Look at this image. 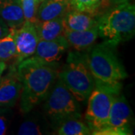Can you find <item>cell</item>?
<instances>
[{"label":"cell","instance_id":"cell-6","mask_svg":"<svg viewBox=\"0 0 135 135\" xmlns=\"http://www.w3.org/2000/svg\"><path fill=\"white\" fill-rule=\"evenodd\" d=\"M115 95L95 87L88 98L85 119L91 130V134L99 135L107 126L112 102Z\"/></svg>","mask_w":135,"mask_h":135},{"label":"cell","instance_id":"cell-1","mask_svg":"<svg viewBox=\"0 0 135 135\" xmlns=\"http://www.w3.org/2000/svg\"><path fill=\"white\" fill-rule=\"evenodd\" d=\"M56 63H47L32 56L15 65L22 83L20 109L29 113L47 96L58 77Z\"/></svg>","mask_w":135,"mask_h":135},{"label":"cell","instance_id":"cell-19","mask_svg":"<svg viewBox=\"0 0 135 135\" xmlns=\"http://www.w3.org/2000/svg\"><path fill=\"white\" fill-rule=\"evenodd\" d=\"M25 21L35 25L38 22L37 11L40 0H20Z\"/></svg>","mask_w":135,"mask_h":135},{"label":"cell","instance_id":"cell-26","mask_svg":"<svg viewBox=\"0 0 135 135\" xmlns=\"http://www.w3.org/2000/svg\"><path fill=\"white\" fill-rule=\"evenodd\" d=\"M42 1H44V0H40V2H42Z\"/></svg>","mask_w":135,"mask_h":135},{"label":"cell","instance_id":"cell-23","mask_svg":"<svg viewBox=\"0 0 135 135\" xmlns=\"http://www.w3.org/2000/svg\"><path fill=\"white\" fill-rule=\"evenodd\" d=\"M10 28L2 18L0 17V38L5 37L10 32Z\"/></svg>","mask_w":135,"mask_h":135},{"label":"cell","instance_id":"cell-11","mask_svg":"<svg viewBox=\"0 0 135 135\" xmlns=\"http://www.w3.org/2000/svg\"><path fill=\"white\" fill-rule=\"evenodd\" d=\"M99 15L96 13L72 9L63 17L65 29L70 31H85L96 26Z\"/></svg>","mask_w":135,"mask_h":135},{"label":"cell","instance_id":"cell-22","mask_svg":"<svg viewBox=\"0 0 135 135\" xmlns=\"http://www.w3.org/2000/svg\"><path fill=\"white\" fill-rule=\"evenodd\" d=\"M8 124V119L6 118V116L0 115V135H4L6 134Z\"/></svg>","mask_w":135,"mask_h":135},{"label":"cell","instance_id":"cell-8","mask_svg":"<svg viewBox=\"0 0 135 135\" xmlns=\"http://www.w3.org/2000/svg\"><path fill=\"white\" fill-rule=\"evenodd\" d=\"M15 41L17 57L14 65H17L21 61L35 54L39 41L35 26L25 21L20 27L15 29Z\"/></svg>","mask_w":135,"mask_h":135},{"label":"cell","instance_id":"cell-13","mask_svg":"<svg viewBox=\"0 0 135 135\" xmlns=\"http://www.w3.org/2000/svg\"><path fill=\"white\" fill-rule=\"evenodd\" d=\"M64 37L66 38L69 46L77 51L89 50L95 44L98 37V26L85 31H70L64 29Z\"/></svg>","mask_w":135,"mask_h":135},{"label":"cell","instance_id":"cell-14","mask_svg":"<svg viewBox=\"0 0 135 135\" xmlns=\"http://www.w3.org/2000/svg\"><path fill=\"white\" fill-rule=\"evenodd\" d=\"M0 17L10 29H17L24 23L20 0H0Z\"/></svg>","mask_w":135,"mask_h":135},{"label":"cell","instance_id":"cell-9","mask_svg":"<svg viewBox=\"0 0 135 135\" xmlns=\"http://www.w3.org/2000/svg\"><path fill=\"white\" fill-rule=\"evenodd\" d=\"M21 92L22 83L16 66L12 65L8 73L0 79V107L14 106L20 99Z\"/></svg>","mask_w":135,"mask_h":135},{"label":"cell","instance_id":"cell-18","mask_svg":"<svg viewBox=\"0 0 135 135\" xmlns=\"http://www.w3.org/2000/svg\"><path fill=\"white\" fill-rule=\"evenodd\" d=\"M47 126L44 121L29 118L20 125L17 134L20 135L44 134L47 133Z\"/></svg>","mask_w":135,"mask_h":135},{"label":"cell","instance_id":"cell-3","mask_svg":"<svg viewBox=\"0 0 135 135\" xmlns=\"http://www.w3.org/2000/svg\"><path fill=\"white\" fill-rule=\"evenodd\" d=\"M98 36L103 43L115 47L131 39L135 32V7L129 2L115 5L98 16Z\"/></svg>","mask_w":135,"mask_h":135},{"label":"cell","instance_id":"cell-17","mask_svg":"<svg viewBox=\"0 0 135 135\" xmlns=\"http://www.w3.org/2000/svg\"><path fill=\"white\" fill-rule=\"evenodd\" d=\"M17 57L16 44L15 41V29H11L5 37L0 38V60L8 62Z\"/></svg>","mask_w":135,"mask_h":135},{"label":"cell","instance_id":"cell-21","mask_svg":"<svg viewBox=\"0 0 135 135\" xmlns=\"http://www.w3.org/2000/svg\"><path fill=\"white\" fill-rule=\"evenodd\" d=\"M110 5L109 0H94V6L97 14H99V11L104 8H107Z\"/></svg>","mask_w":135,"mask_h":135},{"label":"cell","instance_id":"cell-5","mask_svg":"<svg viewBox=\"0 0 135 135\" xmlns=\"http://www.w3.org/2000/svg\"><path fill=\"white\" fill-rule=\"evenodd\" d=\"M45 99V114L54 128L68 119L80 118L78 101L59 78Z\"/></svg>","mask_w":135,"mask_h":135},{"label":"cell","instance_id":"cell-25","mask_svg":"<svg viewBox=\"0 0 135 135\" xmlns=\"http://www.w3.org/2000/svg\"><path fill=\"white\" fill-rule=\"evenodd\" d=\"M110 3L113 4V5H118V4H121V3H124L126 2H129L130 0H109Z\"/></svg>","mask_w":135,"mask_h":135},{"label":"cell","instance_id":"cell-10","mask_svg":"<svg viewBox=\"0 0 135 135\" xmlns=\"http://www.w3.org/2000/svg\"><path fill=\"white\" fill-rule=\"evenodd\" d=\"M69 47L64 35L51 41L39 39L33 56L47 63H56L62 59Z\"/></svg>","mask_w":135,"mask_h":135},{"label":"cell","instance_id":"cell-24","mask_svg":"<svg viewBox=\"0 0 135 135\" xmlns=\"http://www.w3.org/2000/svg\"><path fill=\"white\" fill-rule=\"evenodd\" d=\"M6 68H7L6 63L0 60V79H1V77L2 76L3 72L5 71V70L6 69Z\"/></svg>","mask_w":135,"mask_h":135},{"label":"cell","instance_id":"cell-15","mask_svg":"<svg viewBox=\"0 0 135 135\" xmlns=\"http://www.w3.org/2000/svg\"><path fill=\"white\" fill-rule=\"evenodd\" d=\"M35 26L39 39L45 41H51L62 36L65 29L63 17L43 22H37Z\"/></svg>","mask_w":135,"mask_h":135},{"label":"cell","instance_id":"cell-20","mask_svg":"<svg viewBox=\"0 0 135 135\" xmlns=\"http://www.w3.org/2000/svg\"><path fill=\"white\" fill-rule=\"evenodd\" d=\"M71 2L74 9L96 13L94 6V0H71Z\"/></svg>","mask_w":135,"mask_h":135},{"label":"cell","instance_id":"cell-4","mask_svg":"<svg viewBox=\"0 0 135 135\" xmlns=\"http://www.w3.org/2000/svg\"><path fill=\"white\" fill-rule=\"evenodd\" d=\"M59 78L77 101H86L95 88V81L87 62L86 53L72 51L58 73Z\"/></svg>","mask_w":135,"mask_h":135},{"label":"cell","instance_id":"cell-12","mask_svg":"<svg viewBox=\"0 0 135 135\" xmlns=\"http://www.w3.org/2000/svg\"><path fill=\"white\" fill-rule=\"evenodd\" d=\"M73 8L71 0H44L37 11L38 22L63 17Z\"/></svg>","mask_w":135,"mask_h":135},{"label":"cell","instance_id":"cell-16","mask_svg":"<svg viewBox=\"0 0 135 135\" xmlns=\"http://www.w3.org/2000/svg\"><path fill=\"white\" fill-rule=\"evenodd\" d=\"M56 129V134L59 135L91 134V130L88 125L78 119H71L65 121Z\"/></svg>","mask_w":135,"mask_h":135},{"label":"cell","instance_id":"cell-7","mask_svg":"<svg viewBox=\"0 0 135 135\" xmlns=\"http://www.w3.org/2000/svg\"><path fill=\"white\" fill-rule=\"evenodd\" d=\"M132 111L126 98L118 95L112 102L107 126L99 135L131 134L130 129Z\"/></svg>","mask_w":135,"mask_h":135},{"label":"cell","instance_id":"cell-2","mask_svg":"<svg viewBox=\"0 0 135 135\" xmlns=\"http://www.w3.org/2000/svg\"><path fill=\"white\" fill-rule=\"evenodd\" d=\"M114 48L104 43L93 45L89 49L86 56L95 87L118 95L122 89V80L128 74Z\"/></svg>","mask_w":135,"mask_h":135}]
</instances>
